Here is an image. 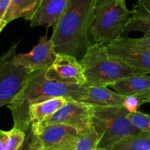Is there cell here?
I'll return each mask as SVG.
<instances>
[{
	"instance_id": "cell-18",
	"label": "cell",
	"mask_w": 150,
	"mask_h": 150,
	"mask_svg": "<svg viewBox=\"0 0 150 150\" xmlns=\"http://www.w3.org/2000/svg\"><path fill=\"white\" fill-rule=\"evenodd\" d=\"M112 150H150V135L142 132L116 144Z\"/></svg>"
},
{
	"instance_id": "cell-28",
	"label": "cell",
	"mask_w": 150,
	"mask_h": 150,
	"mask_svg": "<svg viewBox=\"0 0 150 150\" xmlns=\"http://www.w3.org/2000/svg\"><path fill=\"white\" fill-rule=\"evenodd\" d=\"M7 24L6 23V22L4 21H3V20L0 21V32H1V30H2V29H4V26H5Z\"/></svg>"
},
{
	"instance_id": "cell-21",
	"label": "cell",
	"mask_w": 150,
	"mask_h": 150,
	"mask_svg": "<svg viewBox=\"0 0 150 150\" xmlns=\"http://www.w3.org/2000/svg\"><path fill=\"white\" fill-rule=\"evenodd\" d=\"M127 117L136 128L150 135V114L137 111L129 113Z\"/></svg>"
},
{
	"instance_id": "cell-15",
	"label": "cell",
	"mask_w": 150,
	"mask_h": 150,
	"mask_svg": "<svg viewBox=\"0 0 150 150\" xmlns=\"http://www.w3.org/2000/svg\"><path fill=\"white\" fill-rule=\"evenodd\" d=\"M69 99L64 97H55L32 104L29 110L31 125L38 124L67 104Z\"/></svg>"
},
{
	"instance_id": "cell-5",
	"label": "cell",
	"mask_w": 150,
	"mask_h": 150,
	"mask_svg": "<svg viewBox=\"0 0 150 150\" xmlns=\"http://www.w3.org/2000/svg\"><path fill=\"white\" fill-rule=\"evenodd\" d=\"M132 14L126 0H96L92 26L94 42L107 45L122 36Z\"/></svg>"
},
{
	"instance_id": "cell-22",
	"label": "cell",
	"mask_w": 150,
	"mask_h": 150,
	"mask_svg": "<svg viewBox=\"0 0 150 150\" xmlns=\"http://www.w3.org/2000/svg\"><path fill=\"white\" fill-rule=\"evenodd\" d=\"M146 96H128L125 97L123 106L129 113H134L139 111L141 105L146 104Z\"/></svg>"
},
{
	"instance_id": "cell-19",
	"label": "cell",
	"mask_w": 150,
	"mask_h": 150,
	"mask_svg": "<svg viewBox=\"0 0 150 150\" xmlns=\"http://www.w3.org/2000/svg\"><path fill=\"white\" fill-rule=\"evenodd\" d=\"M100 137L94 129L81 135L73 150H97Z\"/></svg>"
},
{
	"instance_id": "cell-25",
	"label": "cell",
	"mask_w": 150,
	"mask_h": 150,
	"mask_svg": "<svg viewBox=\"0 0 150 150\" xmlns=\"http://www.w3.org/2000/svg\"><path fill=\"white\" fill-rule=\"evenodd\" d=\"M34 137V134L32 132V129H29V132L26 133V139H25L24 143H23V146L19 149L18 150H27L29 149V146H30L31 143H32V139H33Z\"/></svg>"
},
{
	"instance_id": "cell-11",
	"label": "cell",
	"mask_w": 150,
	"mask_h": 150,
	"mask_svg": "<svg viewBox=\"0 0 150 150\" xmlns=\"http://www.w3.org/2000/svg\"><path fill=\"white\" fill-rule=\"evenodd\" d=\"M57 56L54 42L45 35L40 37L39 43L29 53L16 54L15 63L32 71L47 70L55 61Z\"/></svg>"
},
{
	"instance_id": "cell-10",
	"label": "cell",
	"mask_w": 150,
	"mask_h": 150,
	"mask_svg": "<svg viewBox=\"0 0 150 150\" xmlns=\"http://www.w3.org/2000/svg\"><path fill=\"white\" fill-rule=\"evenodd\" d=\"M45 78L68 85H85L83 69L78 59L70 54L57 52V58L45 71Z\"/></svg>"
},
{
	"instance_id": "cell-13",
	"label": "cell",
	"mask_w": 150,
	"mask_h": 150,
	"mask_svg": "<svg viewBox=\"0 0 150 150\" xmlns=\"http://www.w3.org/2000/svg\"><path fill=\"white\" fill-rule=\"evenodd\" d=\"M111 87L115 92L124 96L137 95L146 96V103L150 96V74H139L123 78Z\"/></svg>"
},
{
	"instance_id": "cell-30",
	"label": "cell",
	"mask_w": 150,
	"mask_h": 150,
	"mask_svg": "<svg viewBox=\"0 0 150 150\" xmlns=\"http://www.w3.org/2000/svg\"><path fill=\"white\" fill-rule=\"evenodd\" d=\"M146 103H150V96H149V98H148L147 101H146Z\"/></svg>"
},
{
	"instance_id": "cell-31",
	"label": "cell",
	"mask_w": 150,
	"mask_h": 150,
	"mask_svg": "<svg viewBox=\"0 0 150 150\" xmlns=\"http://www.w3.org/2000/svg\"><path fill=\"white\" fill-rule=\"evenodd\" d=\"M97 150H103V149H97Z\"/></svg>"
},
{
	"instance_id": "cell-20",
	"label": "cell",
	"mask_w": 150,
	"mask_h": 150,
	"mask_svg": "<svg viewBox=\"0 0 150 150\" xmlns=\"http://www.w3.org/2000/svg\"><path fill=\"white\" fill-rule=\"evenodd\" d=\"M8 132V139L6 143L5 150H18L24 143L26 134L14 126Z\"/></svg>"
},
{
	"instance_id": "cell-24",
	"label": "cell",
	"mask_w": 150,
	"mask_h": 150,
	"mask_svg": "<svg viewBox=\"0 0 150 150\" xmlns=\"http://www.w3.org/2000/svg\"><path fill=\"white\" fill-rule=\"evenodd\" d=\"M137 41L142 46L150 50V32L145 33L142 38H137Z\"/></svg>"
},
{
	"instance_id": "cell-9",
	"label": "cell",
	"mask_w": 150,
	"mask_h": 150,
	"mask_svg": "<svg viewBox=\"0 0 150 150\" xmlns=\"http://www.w3.org/2000/svg\"><path fill=\"white\" fill-rule=\"evenodd\" d=\"M31 129L40 141L43 150H60L73 146L82 135L74 127L63 124L31 125Z\"/></svg>"
},
{
	"instance_id": "cell-6",
	"label": "cell",
	"mask_w": 150,
	"mask_h": 150,
	"mask_svg": "<svg viewBox=\"0 0 150 150\" xmlns=\"http://www.w3.org/2000/svg\"><path fill=\"white\" fill-rule=\"evenodd\" d=\"M19 43L12 44L0 57V108L13 101L32 72L15 63Z\"/></svg>"
},
{
	"instance_id": "cell-8",
	"label": "cell",
	"mask_w": 150,
	"mask_h": 150,
	"mask_svg": "<svg viewBox=\"0 0 150 150\" xmlns=\"http://www.w3.org/2000/svg\"><path fill=\"white\" fill-rule=\"evenodd\" d=\"M63 124L77 129L81 135L93 129L92 124V106L86 103L69 99L67 104L59 109L42 123L32 125Z\"/></svg>"
},
{
	"instance_id": "cell-4",
	"label": "cell",
	"mask_w": 150,
	"mask_h": 150,
	"mask_svg": "<svg viewBox=\"0 0 150 150\" xmlns=\"http://www.w3.org/2000/svg\"><path fill=\"white\" fill-rule=\"evenodd\" d=\"M128 113L123 106H92V128L100 137L97 149L112 150L122 140L142 132L128 119Z\"/></svg>"
},
{
	"instance_id": "cell-26",
	"label": "cell",
	"mask_w": 150,
	"mask_h": 150,
	"mask_svg": "<svg viewBox=\"0 0 150 150\" xmlns=\"http://www.w3.org/2000/svg\"><path fill=\"white\" fill-rule=\"evenodd\" d=\"M27 150H43L42 149V144H41L40 141L37 138L36 135H34L32 143H31L30 146H29V149Z\"/></svg>"
},
{
	"instance_id": "cell-1",
	"label": "cell",
	"mask_w": 150,
	"mask_h": 150,
	"mask_svg": "<svg viewBox=\"0 0 150 150\" xmlns=\"http://www.w3.org/2000/svg\"><path fill=\"white\" fill-rule=\"evenodd\" d=\"M95 2L96 0H69L51 38L57 52L70 54L80 61L95 44L92 26Z\"/></svg>"
},
{
	"instance_id": "cell-16",
	"label": "cell",
	"mask_w": 150,
	"mask_h": 150,
	"mask_svg": "<svg viewBox=\"0 0 150 150\" xmlns=\"http://www.w3.org/2000/svg\"><path fill=\"white\" fill-rule=\"evenodd\" d=\"M40 3L41 0H11L3 21L8 24L15 19L23 18L31 21L38 13Z\"/></svg>"
},
{
	"instance_id": "cell-27",
	"label": "cell",
	"mask_w": 150,
	"mask_h": 150,
	"mask_svg": "<svg viewBox=\"0 0 150 150\" xmlns=\"http://www.w3.org/2000/svg\"><path fill=\"white\" fill-rule=\"evenodd\" d=\"M8 131H3L0 129V150H5L6 143L8 139Z\"/></svg>"
},
{
	"instance_id": "cell-3",
	"label": "cell",
	"mask_w": 150,
	"mask_h": 150,
	"mask_svg": "<svg viewBox=\"0 0 150 150\" xmlns=\"http://www.w3.org/2000/svg\"><path fill=\"white\" fill-rule=\"evenodd\" d=\"M87 86L108 87L123 78L143 74L108 52L105 45L95 43L80 61Z\"/></svg>"
},
{
	"instance_id": "cell-23",
	"label": "cell",
	"mask_w": 150,
	"mask_h": 150,
	"mask_svg": "<svg viewBox=\"0 0 150 150\" xmlns=\"http://www.w3.org/2000/svg\"><path fill=\"white\" fill-rule=\"evenodd\" d=\"M10 3L11 0H0V21L4 19Z\"/></svg>"
},
{
	"instance_id": "cell-17",
	"label": "cell",
	"mask_w": 150,
	"mask_h": 150,
	"mask_svg": "<svg viewBox=\"0 0 150 150\" xmlns=\"http://www.w3.org/2000/svg\"><path fill=\"white\" fill-rule=\"evenodd\" d=\"M132 17L124 34L139 31L144 34L150 32V0H138L132 10Z\"/></svg>"
},
{
	"instance_id": "cell-12",
	"label": "cell",
	"mask_w": 150,
	"mask_h": 150,
	"mask_svg": "<svg viewBox=\"0 0 150 150\" xmlns=\"http://www.w3.org/2000/svg\"><path fill=\"white\" fill-rule=\"evenodd\" d=\"M69 0H41L38 13L31 21L30 26H45L56 29Z\"/></svg>"
},
{
	"instance_id": "cell-2",
	"label": "cell",
	"mask_w": 150,
	"mask_h": 150,
	"mask_svg": "<svg viewBox=\"0 0 150 150\" xmlns=\"http://www.w3.org/2000/svg\"><path fill=\"white\" fill-rule=\"evenodd\" d=\"M46 70L32 71L20 92L7 105L11 112L14 127L27 133L31 129L30 106L55 97H64L80 102L87 91V85H68L45 78Z\"/></svg>"
},
{
	"instance_id": "cell-29",
	"label": "cell",
	"mask_w": 150,
	"mask_h": 150,
	"mask_svg": "<svg viewBox=\"0 0 150 150\" xmlns=\"http://www.w3.org/2000/svg\"><path fill=\"white\" fill-rule=\"evenodd\" d=\"M76 146V145H75ZM75 146H71V147H68V148H66V149H60V150H73L75 148Z\"/></svg>"
},
{
	"instance_id": "cell-14",
	"label": "cell",
	"mask_w": 150,
	"mask_h": 150,
	"mask_svg": "<svg viewBox=\"0 0 150 150\" xmlns=\"http://www.w3.org/2000/svg\"><path fill=\"white\" fill-rule=\"evenodd\" d=\"M125 97L107 87L87 86L86 94L80 102L92 106H123Z\"/></svg>"
},
{
	"instance_id": "cell-7",
	"label": "cell",
	"mask_w": 150,
	"mask_h": 150,
	"mask_svg": "<svg viewBox=\"0 0 150 150\" xmlns=\"http://www.w3.org/2000/svg\"><path fill=\"white\" fill-rule=\"evenodd\" d=\"M108 52L143 74H150V50L138 43L137 38L122 36L105 45Z\"/></svg>"
}]
</instances>
